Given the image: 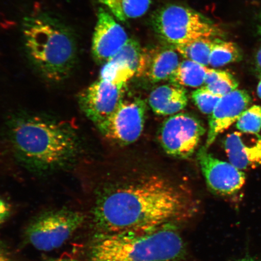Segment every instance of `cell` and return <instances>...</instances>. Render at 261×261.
I'll return each mask as SVG.
<instances>
[{"label":"cell","mask_w":261,"mask_h":261,"mask_svg":"<svg viewBox=\"0 0 261 261\" xmlns=\"http://www.w3.org/2000/svg\"><path fill=\"white\" fill-rule=\"evenodd\" d=\"M24 46L32 63L47 79L63 81L77 61V43L71 29L53 16H28L22 26Z\"/></svg>","instance_id":"3957f363"},{"label":"cell","mask_w":261,"mask_h":261,"mask_svg":"<svg viewBox=\"0 0 261 261\" xmlns=\"http://www.w3.org/2000/svg\"><path fill=\"white\" fill-rule=\"evenodd\" d=\"M256 61L257 66L259 68V69L261 71V47L257 52L256 55Z\"/></svg>","instance_id":"4316f807"},{"label":"cell","mask_w":261,"mask_h":261,"mask_svg":"<svg viewBox=\"0 0 261 261\" xmlns=\"http://www.w3.org/2000/svg\"><path fill=\"white\" fill-rule=\"evenodd\" d=\"M125 85L99 79L79 95V103L86 116L97 126L112 115L124 99Z\"/></svg>","instance_id":"9c48e42d"},{"label":"cell","mask_w":261,"mask_h":261,"mask_svg":"<svg viewBox=\"0 0 261 261\" xmlns=\"http://www.w3.org/2000/svg\"><path fill=\"white\" fill-rule=\"evenodd\" d=\"M186 253L172 224L143 233H99L91 247L92 261H182Z\"/></svg>","instance_id":"277c9868"},{"label":"cell","mask_w":261,"mask_h":261,"mask_svg":"<svg viewBox=\"0 0 261 261\" xmlns=\"http://www.w3.org/2000/svg\"><path fill=\"white\" fill-rule=\"evenodd\" d=\"M109 61L126 65L135 71L136 76L144 74L145 49L141 48L138 42L132 39H129L121 50Z\"/></svg>","instance_id":"ac0fdd59"},{"label":"cell","mask_w":261,"mask_h":261,"mask_svg":"<svg viewBox=\"0 0 261 261\" xmlns=\"http://www.w3.org/2000/svg\"><path fill=\"white\" fill-rule=\"evenodd\" d=\"M16 156L34 170L48 171L73 161L79 150L74 130L63 122L37 116L21 117L10 130Z\"/></svg>","instance_id":"7a4b0ae2"},{"label":"cell","mask_w":261,"mask_h":261,"mask_svg":"<svg viewBox=\"0 0 261 261\" xmlns=\"http://www.w3.org/2000/svg\"><path fill=\"white\" fill-rule=\"evenodd\" d=\"M241 59L242 54L236 44L215 40L211 54L210 65L212 67H223L240 61Z\"/></svg>","instance_id":"44dd1931"},{"label":"cell","mask_w":261,"mask_h":261,"mask_svg":"<svg viewBox=\"0 0 261 261\" xmlns=\"http://www.w3.org/2000/svg\"><path fill=\"white\" fill-rule=\"evenodd\" d=\"M208 68L191 60L182 61L170 77L172 84L193 88L204 86Z\"/></svg>","instance_id":"e0dca14e"},{"label":"cell","mask_w":261,"mask_h":261,"mask_svg":"<svg viewBox=\"0 0 261 261\" xmlns=\"http://www.w3.org/2000/svg\"><path fill=\"white\" fill-rule=\"evenodd\" d=\"M205 133V127L197 117L179 113L163 123L159 138L168 155L187 159L194 154Z\"/></svg>","instance_id":"52a82bcc"},{"label":"cell","mask_w":261,"mask_h":261,"mask_svg":"<svg viewBox=\"0 0 261 261\" xmlns=\"http://www.w3.org/2000/svg\"><path fill=\"white\" fill-rule=\"evenodd\" d=\"M237 261H261L258 259L253 258V257H245V258L238 260Z\"/></svg>","instance_id":"f1b7e54d"},{"label":"cell","mask_w":261,"mask_h":261,"mask_svg":"<svg viewBox=\"0 0 261 261\" xmlns=\"http://www.w3.org/2000/svg\"><path fill=\"white\" fill-rule=\"evenodd\" d=\"M178 51L169 46L145 49V71L148 79L156 82L170 79L179 64Z\"/></svg>","instance_id":"5bb4252c"},{"label":"cell","mask_w":261,"mask_h":261,"mask_svg":"<svg viewBox=\"0 0 261 261\" xmlns=\"http://www.w3.org/2000/svg\"><path fill=\"white\" fill-rule=\"evenodd\" d=\"M48 261H80L77 259L65 258V257H61V258L51 259Z\"/></svg>","instance_id":"83f0119b"},{"label":"cell","mask_w":261,"mask_h":261,"mask_svg":"<svg viewBox=\"0 0 261 261\" xmlns=\"http://www.w3.org/2000/svg\"><path fill=\"white\" fill-rule=\"evenodd\" d=\"M237 128L245 133L258 134L261 129V107L254 105L241 114Z\"/></svg>","instance_id":"603a6c76"},{"label":"cell","mask_w":261,"mask_h":261,"mask_svg":"<svg viewBox=\"0 0 261 261\" xmlns=\"http://www.w3.org/2000/svg\"><path fill=\"white\" fill-rule=\"evenodd\" d=\"M257 94H258L259 97L261 99V80L259 81L258 86H257Z\"/></svg>","instance_id":"f546056e"},{"label":"cell","mask_w":261,"mask_h":261,"mask_svg":"<svg viewBox=\"0 0 261 261\" xmlns=\"http://www.w3.org/2000/svg\"><path fill=\"white\" fill-rule=\"evenodd\" d=\"M135 76V71L126 65L109 61L101 69L99 78L115 84L126 86L127 83Z\"/></svg>","instance_id":"7402d4cb"},{"label":"cell","mask_w":261,"mask_h":261,"mask_svg":"<svg viewBox=\"0 0 261 261\" xmlns=\"http://www.w3.org/2000/svg\"><path fill=\"white\" fill-rule=\"evenodd\" d=\"M251 97L246 91L236 90L222 96L211 114L205 148H210L217 137L237 121L247 109Z\"/></svg>","instance_id":"7c38bea8"},{"label":"cell","mask_w":261,"mask_h":261,"mask_svg":"<svg viewBox=\"0 0 261 261\" xmlns=\"http://www.w3.org/2000/svg\"><path fill=\"white\" fill-rule=\"evenodd\" d=\"M146 111V103L142 99H123L112 115L97 128L108 139L120 145L130 144L142 135Z\"/></svg>","instance_id":"ba28073f"},{"label":"cell","mask_w":261,"mask_h":261,"mask_svg":"<svg viewBox=\"0 0 261 261\" xmlns=\"http://www.w3.org/2000/svg\"><path fill=\"white\" fill-rule=\"evenodd\" d=\"M213 38H202L175 46L176 50L187 60L207 66L215 40Z\"/></svg>","instance_id":"d6986e66"},{"label":"cell","mask_w":261,"mask_h":261,"mask_svg":"<svg viewBox=\"0 0 261 261\" xmlns=\"http://www.w3.org/2000/svg\"><path fill=\"white\" fill-rule=\"evenodd\" d=\"M198 159L207 187L214 194L230 197L243 187L244 172L230 163L215 158L204 146L199 150Z\"/></svg>","instance_id":"30bf717a"},{"label":"cell","mask_w":261,"mask_h":261,"mask_svg":"<svg viewBox=\"0 0 261 261\" xmlns=\"http://www.w3.org/2000/svg\"><path fill=\"white\" fill-rule=\"evenodd\" d=\"M128 40V35L122 26L110 12L100 8L92 42V53L96 61L106 63L121 50Z\"/></svg>","instance_id":"8fae6325"},{"label":"cell","mask_w":261,"mask_h":261,"mask_svg":"<svg viewBox=\"0 0 261 261\" xmlns=\"http://www.w3.org/2000/svg\"><path fill=\"white\" fill-rule=\"evenodd\" d=\"M120 21L141 17L148 12L151 0H97Z\"/></svg>","instance_id":"2e32d148"},{"label":"cell","mask_w":261,"mask_h":261,"mask_svg":"<svg viewBox=\"0 0 261 261\" xmlns=\"http://www.w3.org/2000/svg\"><path fill=\"white\" fill-rule=\"evenodd\" d=\"M82 212L62 208L44 212L35 217L25 230L29 243L44 252L58 249L83 224Z\"/></svg>","instance_id":"8992f818"},{"label":"cell","mask_w":261,"mask_h":261,"mask_svg":"<svg viewBox=\"0 0 261 261\" xmlns=\"http://www.w3.org/2000/svg\"><path fill=\"white\" fill-rule=\"evenodd\" d=\"M221 97L211 93L204 87L196 90L192 94L195 105L202 113L205 114H211L213 113Z\"/></svg>","instance_id":"cb8c5ba5"},{"label":"cell","mask_w":261,"mask_h":261,"mask_svg":"<svg viewBox=\"0 0 261 261\" xmlns=\"http://www.w3.org/2000/svg\"><path fill=\"white\" fill-rule=\"evenodd\" d=\"M188 102L187 91L184 87L174 84L156 88L149 97V104L153 112L162 116L177 114L187 107Z\"/></svg>","instance_id":"9a60e30c"},{"label":"cell","mask_w":261,"mask_h":261,"mask_svg":"<svg viewBox=\"0 0 261 261\" xmlns=\"http://www.w3.org/2000/svg\"><path fill=\"white\" fill-rule=\"evenodd\" d=\"M155 30L173 46L202 38H214L218 29L194 10L180 5L165 6L153 16Z\"/></svg>","instance_id":"5b68a950"},{"label":"cell","mask_w":261,"mask_h":261,"mask_svg":"<svg viewBox=\"0 0 261 261\" xmlns=\"http://www.w3.org/2000/svg\"><path fill=\"white\" fill-rule=\"evenodd\" d=\"M11 211V208L8 203L0 198V226L8 219Z\"/></svg>","instance_id":"d4e9b609"},{"label":"cell","mask_w":261,"mask_h":261,"mask_svg":"<svg viewBox=\"0 0 261 261\" xmlns=\"http://www.w3.org/2000/svg\"><path fill=\"white\" fill-rule=\"evenodd\" d=\"M224 148L231 164L240 170L261 166V137L258 134H229L224 140Z\"/></svg>","instance_id":"4fadbf2b"},{"label":"cell","mask_w":261,"mask_h":261,"mask_svg":"<svg viewBox=\"0 0 261 261\" xmlns=\"http://www.w3.org/2000/svg\"><path fill=\"white\" fill-rule=\"evenodd\" d=\"M238 86L236 80L227 71L208 68L203 87L212 93L223 96L237 90Z\"/></svg>","instance_id":"ffe728a7"},{"label":"cell","mask_w":261,"mask_h":261,"mask_svg":"<svg viewBox=\"0 0 261 261\" xmlns=\"http://www.w3.org/2000/svg\"><path fill=\"white\" fill-rule=\"evenodd\" d=\"M257 29H258L259 34L261 35V14L259 16L258 24H257Z\"/></svg>","instance_id":"4dcf8cb0"},{"label":"cell","mask_w":261,"mask_h":261,"mask_svg":"<svg viewBox=\"0 0 261 261\" xmlns=\"http://www.w3.org/2000/svg\"><path fill=\"white\" fill-rule=\"evenodd\" d=\"M195 208L180 189L150 176L103 192L94 205L93 221L100 233H143L187 219Z\"/></svg>","instance_id":"6da1fadb"},{"label":"cell","mask_w":261,"mask_h":261,"mask_svg":"<svg viewBox=\"0 0 261 261\" xmlns=\"http://www.w3.org/2000/svg\"><path fill=\"white\" fill-rule=\"evenodd\" d=\"M0 261H13L1 244H0Z\"/></svg>","instance_id":"484cf974"}]
</instances>
